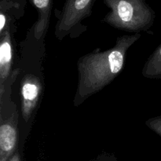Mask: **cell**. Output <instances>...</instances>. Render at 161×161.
Returning <instances> with one entry per match:
<instances>
[{"label":"cell","instance_id":"6da1fadb","mask_svg":"<svg viewBox=\"0 0 161 161\" xmlns=\"http://www.w3.org/2000/svg\"><path fill=\"white\" fill-rule=\"evenodd\" d=\"M141 33L116 38L114 47L96 50L81 56L77 61L78 84L74 106L79 107L90 97L112 83L125 66L127 51L141 38Z\"/></svg>","mask_w":161,"mask_h":161},{"label":"cell","instance_id":"7a4b0ae2","mask_svg":"<svg viewBox=\"0 0 161 161\" xmlns=\"http://www.w3.org/2000/svg\"><path fill=\"white\" fill-rule=\"evenodd\" d=\"M110 9L102 22L130 33L148 31L153 27L156 14L146 0H103Z\"/></svg>","mask_w":161,"mask_h":161},{"label":"cell","instance_id":"3957f363","mask_svg":"<svg viewBox=\"0 0 161 161\" xmlns=\"http://www.w3.org/2000/svg\"><path fill=\"white\" fill-rule=\"evenodd\" d=\"M96 0H65L58 15L54 36L59 41L75 34L84 19L91 16Z\"/></svg>","mask_w":161,"mask_h":161},{"label":"cell","instance_id":"277c9868","mask_svg":"<svg viewBox=\"0 0 161 161\" xmlns=\"http://www.w3.org/2000/svg\"><path fill=\"white\" fill-rule=\"evenodd\" d=\"M42 91V82L37 75L28 74L23 77L20 83V108L22 118L26 123L37 106Z\"/></svg>","mask_w":161,"mask_h":161},{"label":"cell","instance_id":"5b68a950","mask_svg":"<svg viewBox=\"0 0 161 161\" xmlns=\"http://www.w3.org/2000/svg\"><path fill=\"white\" fill-rule=\"evenodd\" d=\"M18 115L13 111L6 119L1 118L0 161H8L17 152L18 143Z\"/></svg>","mask_w":161,"mask_h":161},{"label":"cell","instance_id":"8992f818","mask_svg":"<svg viewBox=\"0 0 161 161\" xmlns=\"http://www.w3.org/2000/svg\"><path fill=\"white\" fill-rule=\"evenodd\" d=\"M14 41L12 36V25L0 34V105H3V95L6 82L11 74L14 64Z\"/></svg>","mask_w":161,"mask_h":161},{"label":"cell","instance_id":"52a82bcc","mask_svg":"<svg viewBox=\"0 0 161 161\" xmlns=\"http://www.w3.org/2000/svg\"><path fill=\"white\" fill-rule=\"evenodd\" d=\"M38 13V19L34 26V36L40 40L47 35L50 21L53 0H30Z\"/></svg>","mask_w":161,"mask_h":161},{"label":"cell","instance_id":"ba28073f","mask_svg":"<svg viewBox=\"0 0 161 161\" xmlns=\"http://www.w3.org/2000/svg\"><path fill=\"white\" fill-rule=\"evenodd\" d=\"M142 74L145 78L151 80L161 79V43L148 58Z\"/></svg>","mask_w":161,"mask_h":161},{"label":"cell","instance_id":"9c48e42d","mask_svg":"<svg viewBox=\"0 0 161 161\" xmlns=\"http://www.w3.org/2000/svg\"><path fill=\"white\" fill-rule=\"evenodd\" d=\"M146 125L161 137V115L149 118L146 121Z\"/></svg>","mask_w":161,"mask_h":161},{"label":"cell","instance_id":"30bf717a","mask_svg":"<svg viewBox=\"0 0 161 161\" xmlns=\"http://www.w3.org/2000/svg\"><path fill=\"white\" fill-rule=\"evenodd\" d=\"M8 161H21V158H20V155L19 153V152L17 151Z\"/></svg>","mask_w":161,"mask_h":161}]
</instances>
